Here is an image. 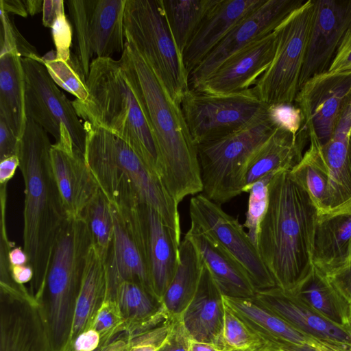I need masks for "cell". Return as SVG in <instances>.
Instances as JSON below:
<instances>
[{"label":"cell","mask_w":351,"mask_h":351,"mask_svg":"<svg viewBox=\"0 0 351 351\" xmlns=\"http://www.w3.org/2000/svg\"><path fill=\"white\" fill-rule=\"evenodd\" d=\"M328 71H351V27L346 32Z\"/></svg>","instance_id":"50"},{"label":"cell","mask_w":351,"mask_h":351,"mask_svg":"<svg viewBox=\"0 0 351 351\" xmlns=\"http://www.w3.org/2000/svg\"><path fill=\"white\" fill-rule=\"evenodd\" d=\"M267 112L276 127L298 132L303 126L300 111L293 104L268 106Z\"/></svg>","instance_id":"46"},{"label":"cell","mask_w":351,"mask_h":351,"mask_svg":"<svg viewBox=\"0 0 351 351\" xmlns=\"http://www.w3.org/2000/svg\"><path fill=\"white\" fill-rule=\"evenodd\" d=\"M112 299L115 300L125 320L124 333L128 339L171 317L152 291L134 282L120 283Z\"/></svg>","instance_id":"27"},{"label":"cell","mask_w":351,"mask_h":351,"mask_svg":"<svg viewBox=\"0 0 351 351\" xmlns=\"http://www.w3.org/2000/svg\"><path fill=\"white\" fill-rule=\"evenodd\" d=\"M348 159L351 167V131L349 135L348 147Z\"/></svg>","instance_id":"61"},{"label":"cell","mask_w":351,"mask_h":351,"mask_svg":"<svg viewBox=\"0 0 351 351\" xmlns=\"http://www.w3.org/2000/svg\"><path fill=\"white\" fill-rule=\"evenodd\" d=\"M110 208L113 237L103 261L107 278L106 298H112L117 286L125 281L140 284L153 292L130 209L119 208L111 204Z\"/></svg>","instance_id":"18"},{"label":"cell","mask_w":351,"mask_h":351,"mask_svg":"<svg viewBox=\"0 0 351 351\" xmlns=\"http://www.w3.org/2000/svg\"><path fill=\"white\" fill-rule=\"evenodd\" d=\"M287 292L328 320L351 329V304L338 293L327 276L314 266L302 282Z\"/></svg>","instance_id":"31"},{"label":"cell","mask_w":351,"mask_h":351,"mask_svg":"<svg viewBox=\"0 0 351 351\" xmlns=\"http://www.w3.org/2000/svg\"><path fill=\"white\" fill-rule=\"evenodd\" d=\"M66 3L74 34L72 61L86 80L93 56L90 40L88 0H67Z\"/></svg>","instance_id":"38"},{"label":"cell","mask_w":351,"mask_h":351,"mask_svg":"<svg viewBox=\"0 0 351 351\" xmlns=\"http://www.w3.org/2000/svg\"><path fill=\"white\" fill-rule=\"evenodd\" d=\"M223 300L230 310L269 343L274 351H278L286 344L317 346L324 343L298 331L254 297L236 298L223 295Z\"/></svg>","instance_id":"26"},{"label":"cell","mask_w":351,"mask_h":351,"mask_svg":"<svg viewBox=\"0 0 351 351\" xmlns=\"http://www.w3.org/2000/svg\"><path fill=\"white\" fill-rule=\"evenodd\" d=\"M276 45L274 30L235 53L192 90L228 95L252 88L271 64Z\"/></svg>","instance_id":"19"},{"label":"cell","mask_w":351,"mask_h":351,"mask_svg":"<svg viewBox=\"0 0 351 351\" xmlns=\"http://www.w3.org/2000/svg\"><path fill=\"white\" fill-rule=\"evenodd\" d=\"M278 351H344L337 347L329 345H322L318 346H311L307 344L295 345L286 344L281 346Z\"/></svg>","instance_id":"56"},{"label":"cell","mask_w":351,"mask_h":351,"mask_svg":"<svg viewBox=\"0 0 351 351\" xmlns=\"http://www.w3.org/2000/svg\"><path fill=\"white\" fill-rule=\"evenodd\" d=\"M307 137L308 134L304 125L298 132L276 127L250 157L243 192L248 193L254 182L267 174L291 171L303 156Z\"/></svg>","instance_id":"24"},{"label":"cell","mask_w":351,"mask_h":351,"mask_svg":"<svg viewBox=\"0 0 351 351\" xmlns=\"http://www.w3.org/2000/svg\"><path fill=\"white\" fill-rule=\"evenodd\" d=\"M81 217L88 226L93 247L104 261L112 240L114 223L110 204L100 189Z\"/></svg>","instance_id":"37"},{"label":"cell","mask_w":351,"mask_h":351,"mask_svg":"<svg viewBox=\"0 0 351 351\" xmlns=\"http://www.w3.org/2000/svg\"><path fill=\"white\" fill-rule=\"evenodd\" d=\"M104 346H100L98 349H97L95 351H101V350L103 349Z\"/></svg>","instance_id":"62"},{"label":"cell","mask_w":351,"mask_h":351,"mask_svg":"<svg viewBox=\"0 0 351 351\" xmlns=\"http://www.w3.org/2000/svg\"><path fill=\"white\" fill-rule=\"evenodd\" d=\"M0 55L14 52L21 58H29L42 62L36 49L20 33L13 18L0 8Z\"/></svg>","instance_id":"43"},{"label":"cell","mask_w":351,"mask_h":351,"mask_svg":"<svg viewBox=\"0 0 351 351\" xmlns=\"http://www.w3.org/2000/svg\"><path fill=\"white\" fill-rule=\"evenodd\" d=\"M47 132L27 118L18 156L25 185L23 249L34 270L30 293L37 300L42 292L51 254L66 219L53 173Z\"/></svg>","instance_id":"3"},{"label":"cell","mask_w":351,"mask_h":351,"mask_svg":"<svg viewBox=\"0 0 351 351\" xmlns=\"http://www.w3.org/2000/svg\"><path fill=\"white\" fill-rule=\"evenodd\" d=\"M326 276L338 293L351 304V245L344 262Z\"/></svg>","instance_id":"47"},{"label":"cell","mask_w":351,"mask_h":351,"mask_svg":"<svg viewBox=\"0 0 351 351\" xmlns=\"http://www.w3.org/2000/svg\"><path fill=\"white\" fill-rule=\"evenodd\" d=\"M22 58L14 52L0 55V117L21 139L25 114V79Z\"/></svg>","instance_id":"30"},{"label":"cell","mask_w":351,"mask_h":351,"mask_svg":"<svg viewBox=\"0 0 351 351\" xmlns=\"http://www.w3.org/2000/svg\"><path fill=\"white\" fill-rule=\"evenodd\" d=\"M51 160L67 217H81L99 191L84 154L78 150L69 152L52 144Z\"/></svg>","instance_id":"22"},{"label":"cell","mask_w":351,"mask_h":351,"mask_svg":"<svg viewBox=\"0 0 351 351\" xmlns=\"http://www.w3.org/2000/svg\"><path fill=\"white\" fill-rule=\"evenodd\" d=\"M204 265L197 250L184 237L179 246L176 273L162 299V303L170 317L180 316L193 300Z\"/></svg>","instance_id":"32"},{"label":"cell","mask_w":351,"mask_h":351,"mask_svg":"<svg viewBox=\"0 0 351 351\" xmlns=\"http://www.w3.org/2000/svg\"><path fill=\"white\" fill-rule=\"evenodd\" d=\"M10 274L16 283L24 285L25 283L32 282L34 278V270L29 264L10 266Z\"/></svg>","instance_id":"54"},{"label":"cell","mask_w":351,"mask_h":351,"mask_svg":"<svg viewBox=\"0 0 351 351\" xmlns=\"http://www.w3.org/2000/svg\"><path fill=\"white\" fill-rule=\"evenodd\" d=\"M349 137L334 134L322 147L329 173L330 213L351 212V167L348 159Z\"/></svg>","instance_id":"34"},{"label":"cell","mask_w":351,"mask_h":351,"mask_svg":"<svg viewBox=\"0 0 351 351\" xmlns=\"http://www.w3.org/2000/svg\"><path fill=\"white\" fill-rule=\"evenodd\" d=\"M90 328L95 330L102 346H106L125 332V320L115 300L106 298L97 312Z\"/></svg>","instance_id":"42"},{"label":"cell","mask_w":351,"mask_h":351,"mask_svg":"<svg viewBox=\"0 0 351 351\" xmlns=\"http://www.w3.org/2000/svg\"><path fill=\"white\" fill-rule=\"evenodd\" d=\"M301 160L290 171L293 178L306 190L318 211L330 213L329 173L322 147L314 137Z\"/></svg>","instance_id":"35"},{"label":"cell","mask_w":351,"mask_h":351,"mask_svg":"<svg viewBox=\"0 0 351 351\" xmlns=\"http://www.w3.org/2000/svg\"><path fill=\"white\" fill-rule=\"evenodd\" d=\"M123 31L125 41L144 58L171 97L181 105L190 88L189 73L160 0H126Z\"/></svg>","instance_id":"8"},{"label":"cell","mask_w":351,"mask_h":351,"mask_svg":"<svg viewBox=\"0 0 351 351\" xmlns=\"http://www.w3.org/2000/svg\"><path fill=\"white\" fill-rule=\"evenodd\" d=\"M20 139L11 130L5 119L0 117V160L18 156Z\"/></svg>","instance_id":"49"},{"label":"cell","mask_w":351,"mask_h":351,"mask_svg":"<svg viewBox=\"0 0 351 351\" xmlns=\"http://www.w3.org/2000/svg\"><path fill=\"white\" fill-rule=\"evenodd\" d=\"M28 14H34L43 10V1L41 0H23Z\"/></svg>","instance_id":"60"},{"label":"cell","mask_w":351,"mask_h":351,"mask_svg":"<svg viewBox=\"0 0 351 351\" xmlns=\"http://www.w3.org/2000/svg\"><path fill=\"white\" fill-rule=\"evenodd\" d=\"M63 0H44L43 5V24L46 27L51 28L54 21L64 12Z\"/></svg>","instance_id":"52"},{"label":"cell","mask_w":351,"mask_h":351,"mask_svg":"<svg viewBox=\"0 0 351 351\" xmlns=\"http://www.w3.org/2000/svg\"><path fill=\"white\" fill-rule=\"evenodd\" d=\"M254 298L298 331L351 351V329L335 324L278 287L257 290Z\"/></svg>","instance_id":"20"},{"label":"cell","mask_w":351,"mask_h":351,"mask_svg":"<svg viewBox=\"0 0 351 351\" xmlns=\"http://www.w3.org/2000/svg\"><path fill=\"white\" fill-rule=\"evenodd\" d=\"M265 0H218L185 48L182 58L190 73L227 34Z\"/></svg>","instance_id":"21"},{"label":"cell","mask_w":351,"mask_h":351,"mask_svg":"<svg viewBox=\"0 0 351 351\" xmlns=\"http://www.w3.org/2000/svg\"><path fill=\"white\" fill-rule=\"evenodd\" d=\"M90 233L82 217H68L53 249L38 302L51 351H67L76 302L89 251Z\"/></svg>","instance_id":"6"},{"label":"cell","mask_w":351,"mask_h":351,"mask_svg":"<svg viewBox=\"0 0 351 351\" xmlns=\"http://www.w3.org/2000/svg\"><path fill=\"white\" fill-rule=\"evenodd\" d=\"M20 160L18 156H12L0 160V184H7L19 167Z\"/></svg>","instance_id":"53"},{"label":"cell","mask_w":351,"mask_h":351,"mask_svg":"<svg viewBox=\"0 0 351 351\" xmlns=\"http://www.w3.org/2000/svg\"><path fill=\"white\" fill-rule=\"evenodd\" d=\"M101 351H128V341L125 333L116 337L104 346Z\"/></svg>","instance_id":"58"},{"label":"cell","mask_w":351,"mask_h":351,"mask_svg":"<svg viewBox=\"0 0 351 351\" xmlns=\"http://www.w3.org/2000/svg\"><path fill=\"white\" fill-rule=\"evenodd\" d=\"M86 86V99L71 101L80 119L120 137L159 177V156L154 137L119 60L112 57L94 58Z\"/></svg>","instance_id":"5"},{"label":"cell","mask_w":351,"mask_h":351,"mask_svg":"<svg viewBox=\"0 0 351 351\" xmlns=\"http://www.w3.org/2000/svg\"><path fill=\"white\" fill-rule=\"evenodd\" d=\"M276 173H271L263 177L250 187L246 218L243 227L257 247V240L262 220L265 215L269 204V184Z\"/></svg>","instance_id":"41"},{"label":"cell","mask_w":351,"mask_h":351,"mask_svg":"<svg viewBox=\"0 0 351 351\" xmlns=\"http://www.w3.org/2000/svg\"><path fill=\"white\" fill-rule=\"evenodd\" d=\"M189 351H223L220 348L214 343L190 341Z\"/></svg>","instance_id":"59"},{"label":"cell","mask_w":351,"mask_h":351,"mask_svg":"<svg viewBox=\"0 0 351 351\" xmlns=\"http://www.w3.org/2000/svg\"><path fill=\"white\" fill-rule=\"evenodd\" d=\"M224 313L223 295L204 265L195 294L180 316L181 322L191 340L214 343L222 350Z\"/></svg>","instance_id":"23"},{"label":"cell","mask_w":351,"mask_h":351,"mask_svg":"<svg viewBox=\"0 0 351 351\" xmlns=\"http://www.w3.org/2000/svg\"><path fill=\"white\" fill-rule=\"evenodd\" d=\"M197 250L222 295L236 298H250L256 289L241 265L223 247L191 223L186 233Z\"/></svg>","instance_id":"25"},{"label":"cell","mask_w":351,"mask_h":351,"mask_svg":"<svg viewBox=\"0 0 351 351\" xmlns=\"http://www.w3.org/2000/svg\"><path fill=\"white\" fill-rule=\"evenodd\" d=\"M189 214L191 223L196 225L241 265L256 291L276 287L257 247L237 218L202 193L191 198Z\"/></svg>","instance_id":"12"},{"label":"cell","mask_w":351,"mask_h":351,"mask_svg":"<svg viewBox=\"0 0 351 351\" xmlns=\"http://www.w3.org/2000/svg\"><path fill=\"white\" fill-rule=\"evenodd\" d=\"M84 158L108 202L122 209L148 205L180 237L179 204L160 178L120 137L88 122H84Z\"/></svg>","instance_id":"4"},{"label":"cell","mask_w":351,"mask_h":351,"mask_svg":"<svg viewBox=\"0 0 351 351\" xmlns=\"http://www.w3.org/2000/svg\"><path fill=\"white\" fill-rule=\"evenodd\" d=\"M25 79V114L56 140L55 144L73 143L84 154L86 132L72 101L38 60L22 58Z\"/></svg>","instance_id":"11"},{"label":"cell","mask_w":351,"mask_h":351,"mask_svg":"<svg viewBox=\"0 0 351 351\" xmlns=\"http://www.w3.org/2000/svg\"><path fill=\"white\" fill-rule=\"evenodd\" d=\"M221 348L223 351H274L269 343L226 305L221 333Z\"/></svg>","instance_id":"39"},{"label":"cell","mask_w":351,"mask_h":351,"mask_svg":"<svg viewBox=\"0 0 351 351\" xmlns=\"http://www.w3.org/2000/svg\"><path fill=\"white\" fill-rule=\"evenodd\" d=\"M218 0H160L177 48L183 52L210 10Z\"/></svg>","instance_id":"36"},{"label":"cell","mask_w":351,"mask_h":351,"mask_svg":"<svg viewBox=\"0 0 351 351\" xmlns=\"http://www.w3.org/2000/svg\"><path fill=\"white\" fill-rule=\"evenodd\" d=\"M10 266L24 265L29 263V258L21 247L12 246L8 253Z\"/></svg>","instance_id":"57"},{"label":"cell","mask_w":351,"mask_h":351,"mask_svg":"<svg viewBox=\"0 0 351 351\" xmlns=\"http://www.w3.org/2000/svg\"><path fill=\"white\" fill-rule=\"evenodd\" d=\"M227 351H254V350H227Z\"/></svg>","instance_id":"63"},{"label":"cell","mask_w":351,"mask_h":351,"mask_svg":"<svg viewBox=\"0 0 351 351\" xmlns=\"http://www.w3.org/2000/svg\"><path fill=\"white\" fill-rule=\"evenodd\" d=\"M42 63L56 85L84 101L88 96L86 80L78 71L73 61L69 62L56 58V51H50L41 57Z\"/></svg>","instance_id":"40"},{"label":"cell","mask_w":351,"mask_h":351,"mask_svg":"<svg viewBox=\"0 0 351 351\" xmlns=\"http://www.w3.org/2000/svg\"><path fill=\"white\" fill-rule=\"evenodd\" d=\"M125 3L126 0H88L90 47L97 57L123 51Z\"/></svg>","instance_id":"29"},{"label":"cell","mask_w":351,"mask_h":351,"mask_svg":"<svg viewBox=\"0 0 351 351\" xmlns=\"http://www.w3.org/2000/svg\"><path fill=\"white\" fill-rule=\"evenodd\" d=\"M304 0H265L240 21L190 73V89L195 88L226 60L252 42L274 32Z\"/></svg>","instance_id":"15"},{"label":"cell","mask_w":351,"mask_h":351,"mask_svg":"<svg viewBox=\"0 0 351 351\" xmlns=\"http://www.w3.org/2000/svg\"><path fill=\"white\" fill-rule=\"evenodd\" d=\"M0 351H51L40 305L24 285L0 284Z\"/></svg>","instance_id":"14"},{"label":"cell","mask_w":351,"mask_h":351,"mask_svg":"<svg viewBox=\"0 0 351 351\" xmlns=\"http://www.w3.org/2000/svg\"><path fill=\"white\" fill-rule=\"evenodd\" d=\"M0 8L8 14L13 13L24 18L28 14L23 0H0Z\"/></svg>","instance_id":"55"},{"label":"cell","mask_w":351,"mask_h":351,"mask_svg":"<svg viewBox=\"0 0 351 351\" xmlns=\"http://www.w3.org/2000/svg\"><path fill=\"white\" fill-rule=\"evenodd\" d=\"M314 1L307 0L275 29L274 59L252 87L267 106L292 104L298 92L314 14Z\"/></svg>","instance_id":"9"},{"label":"cell","mask_w":351,"mask_h":351,"mask_svg":"<svg viewBox=\"0 0 351 351\" xmlns=\"http://www.w3.org/2000/svg\"><path fill=\"white\" fill-rule=\"evenodd\" d=\"M173 317L161 324L128 339V351H159L170 333Z\"/></svg>","instance_id":"44"},{"label":"cell","mask_w":351,"mask_h":351,"mask_svg":"<svg viewBox=\"0 0 351 351\" xmlns=\"http://www.w3.org/2000/svg\"><path fill=\"white\" fill-rule=\"evenodd\" d=\"M106 297L107 278L104 264L92 246L76 302L69 347L80 333L90 328L93 319Z\"/></svg>","instance_id":"33"},{"label":"cell","mask_w":351,"mask_h":351,"mask_svg":"<svg viewBox=\"0 0 351 351\" xmlns=\"http://www.w3.org/2000/svg\"><path fill=\"white\" fill-rule=\"evenodd\" d=\"M147 264L151 287L162 302L176 273L180 237L152 207L130 208Z\"/></svg>","instance_id":"16"},{"label":"cell","mask_w":351,"mask_h":351,"mask_svg":"<svg viewBox=\"0 0 351 351\" xmlns=\"http://www.w3.org/2000/svg\"><path fill=\"white\" fill-rule=\"evenodd\" d=\"M318 211L290 171L275 173L269 184V204L261 221L258 253L276 287L291 291L313 268V249Z\"/></svg>","instance_id":"2"},{"label":"cell","mask_w":351,"mask_h":351,"mask_svg":"<svg viewBox=\"0 0 351 351\" xmlns=\"http://www.w3.org/2000/svg\"><path fill=\"white\" fill-rule=\"evenodd\" d=\"M182 110L196 146L233 133L267 111L252 88L228 95L189 89Z\"/></svg>","instance_id":"10"},{"label":"cell","mask_w":351,"mask_h":351,"mask_svg":"<svg viewBox=\"0 0 351 351\" xmlns=\"http://www.w3.org/2000/svg\"><path fill=\"white\" fill-rule=\"evenodd\" d=\"M351 245V212L318 215L313 249V266L327 275L347 258Z\"/></svg>","instance_id":"28"},{"label":"cell","mask_w":351,"mask_h":351,"mask_svg":"<svg viewBox=\"0 0 351 351\" xmlns=\"http://www.w3.org/2000/svg\"><path fill=\"white\" fill-rule=\"evenodd\" d=\"M102 346L99 333L88 329L80 333L73 341L68 351H95Z\"/></svg>","instance_id":"51"},{"label":"cell","mask_w":351,"mask_h":351,"mask_svg":"<svg viewBox=\"0 0 351 351\" xmlns=\"http://www.w3.org/2000/svg\"><path fill=\"white\" fill-rule=\"evenodd\" d=\"M313 1L314 14L299 88L311 77L328 71L351 27V0Z\"/></svg>","instance_id":"17"},{"label":"cell","mask_w":351,"mask_h":351,"mask_svg":"<svg viewBox=\"0 0 351 351\" xmlns=\"http://www.w3.org/2000/svg\"><path fill=\"white\" fill-rule=\"evenodd\" d=\"M276 128L266 111L244 128L197 145L202 193L221 205L243 193L250 157Z\"/></svg>","instance_id":"7"},{"label":"cell","mask_w":351,"mask_h":351,"mask_svg":"<svg viewBox=\"0 0 351 351\" xmlns=\"http://www.w3.org/2000/svg\"><path fill=\"white\" fill-rule=\"evenodd\" d=\"M190 341L180 317H173L170 333L159 351H189Z\"/></svg>","instance_id":"48"},{"label":"cell","mask_w":351,"mask_h":351,"mask_svg":"<svg viewBox=\"0 0 351 351\" xmlns=\"http://www.w3.org/2000/svg\"><path fill=\"white\" fill-rule=\"evenodd\" d=\"M351 97V71H326L308 79L295 101L308 138L321 146L331 138L340 114Z\"/></svg>","instance_id":"13"},{"label":"cell","mask_w":351,"mask_h":351,"mask_svg":"<svg viewBox=\"0 0 351 351\" xmlns=\"http://www.w3.org/2000/svg\"><path fill=\"white\" fill-rule=\"evenodd\" d=\"M119 60L154 137L164 186L178 204L199 194L203 185L197 146L181 105L132 45L125 41Z\"/></svg>","instance_id":"1"},{"label":"cell","mask_w":351,"mask_h":351,"mask_svg":"<svg viewBox=\"0 0 351 351\" xmlns=\"http://www.w3.org/2000/svg\"><path fill=\"white\" fill-rule=\"evenodd\" d=\"M51 29L56 58L69 62H71L73 27L65 13L60 14L56 19Z\"/></svg>","instance_id":"45"}]
</instances>
